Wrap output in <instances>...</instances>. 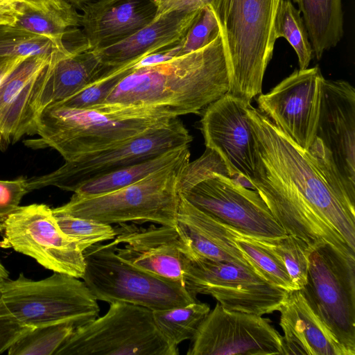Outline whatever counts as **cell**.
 <instances>
[{"label":"cell","mask_w":355,"mask_h":355,"mask_svg":"<svg viewBox=\"0 0 355 355\" xmlns=\"http://www.w3.org/2000/svg\"><path fill=\"white\" fill-rule=\"evenodd\" d=\"M228 70L220 34L196 51L133 69L105 101L89 109L133 116L199 114L227 94Z\"/></svg>","instance_id":"obj_1"},{"label":"cell","mask_w":355,"mask_h":355,"mask_svg":"<svg viewBox=\"0 0 355 355\" xmlns=\"http://www.w3.org/2000/svg\"><path fill=\"white\" fill-rule=\"evenodd\" d=\"M97 300L83 281L53 272L33 280L20 273L0 282V354L32 329L68 323L75 329L96 318Z\"/></svg>","instance_id":"obj_2"},{"label":"cell","mask_w":355,"mask_h":355,"mask_svg":"<svg viewBox=\"0 0 355 355\" xmlns=\"http://www.w3.org/2000/svg\"><path fill=\"white\" fill-rule=\"evenodd\" d=\"M280 0H214L229 76L227 95L250 105L261 93L275 41Z\"/></svg>","instance_id":"obj_3"},{"label":"cell","mask_w":355,"mask_h":355,"mask_svg":"<svg viewBox=\"0 0 355 355\" xmlns=\"http://www.w3.org/2000/svg\"><path fill=\"white\" fill-rule=\"evenodd\" d=\"M247 110L260 157L288 180L355 251V213L334 192L308 150L295 144L258 109L250 105Z\"/></svg>","instance_id":"obj_4"},{"label":"cell","mask_w":355,"mask_h":355,"mask_svg":"<svg viewBox=\"0 0 355 355\" xmlns=\"http://www.w3.org/2000/svg\"><path fill=\"white\" fill-rule=\"evenodd\" d=\"M190 154L118 190L92 196L73 194L55 211L105 224L153 223L175 226L178 182Z\"/></svg>","instance_id":"obj_5"},{"label":"cell","mask_w":355,"mask_h":355,"mask_svg":"<svg viewBox=\"0 0 355 355\" xmlns=\"http://www.w3.org/2000/svg\"><path fill=\"white\" fill-rule=\"evenodd\" d=\"M172 119L125 116L53 103L39 113L35 134L40 137L38 144L53 148L69 162L118 146Z\"/></svg>","instance_id":"obj_6"},{"label":"cell","mask_w":355,"mask_h":355,"mask_svg":"<svg viewBox=\"0 0 355 355\" xmlns=\"http://www.w3.org/2000/svg\"><path fill=\"white\" fill-rule=\"evenodd\" d=\"M308 152L343 202L355 212V89L322 80L315 135Z\"/></svg>","instance_id":"obj_7"},{"label":"cell","mask_w":355,"mask_h":355,"mask_svg":"<svg viewBox=\"0 0 355 355\" xmlns=\"http://www.w3.org/2000/svg\"><path fill=\"white\" fill-rule=\"evenodd\" d=\"M118 245L94 244L83 252L85 268L81 277L96 300L121 302L152 311L197 301L184 286L139 269L121 258Z\"/></svg>","instance_id":"obj_8"},{"label":"cell","mask_w":355,"mask_h":355,"mask_svg":"<svg viewBox=\"0 0 355 355\" xmlns=\"http://www.w3.org/2000/svg\"><path fill=\"white\" fill-rule=\"evenodd\" d=\"M178 355L157 327L153 311L139 305L110 304L103 316L76 328L55 355Z\"/></svg>","instance_id":"obj_9"},{"label":"cell","mask_w":355,"mask_h":355,"mask_svg":"<svg viewBox=\"0 0 355 355\" xmlns=\"http://www.w3.org/2000/svg\"><path fill=\"white\" fill-rule=\"evenodd\" d=\"M300 291L349 355H355V257L326 241L319 243L310 254Z\"/></svg>","instance_id":"obj_10"},{"label":"cell","mask_w":355,"mask_h":355,"mask_svg":"<svg viewBox=\"0 0 355 355\" xmlns=\"http://www.w3.org/2000/svg\"><path fill=\"white\" fill-rule=\"evenodd\" d=\"M193 138L182 121L173 118L118 146L65 163L53 172L27 180L29 191L47 186L75 192L87 182L180 147Z\"/></svg>","instance_id":"obj_11"},{"label":"cell","mask_w":355,"mask_h":355,"mask_svg":"<svg viewBox=\"0 0 355 355\" xmlns=\"http://www.w3.org/2000/svg\"><path fill=\"white\" fill-rule=\"evenodd\" d=\"M1 248L28 256L53 272L81 278L83 252L59 227L53 210L45 204L19 206L0 218Z\"/></svg>","instance_id":"obj_12"},{"label":"cell","mask_w":355,"mask_h":355,"mask_svg":"<svg viewBox=\"0 0 355 355\" xmlns=\"http://www.w3.org/2000/svg\"><path fill=\"white\" fill-rule=\"evenodd\" d=\"M184 284L194 297L210 295L226 309L261 316L278 311L287 293L248 268L202 258L189 259Z\"/></svg>","instance_id":"obj_13"},{"label":"cell","mask_w":355,"mask_h":355,"mask_svg":"<svg viewBox=\"0 0 355 355\" xmlns=\"http://www.w3.org/2000/svg\"><path fill=\"white\" fill-rule=\"evenodd\" d=\"M179 192L200 210L252 237L286 234L257 191L224 174L211 172Z\"/></svg>","instance_id":"obj_14"},{"label":"cell","mask_w":355,"mask_h":355,"mask_svg":"<svg viewBox=\"0 0 355 355\" xmlns=\"http://www.w3.org/2000/svg\"><path fill=\"white\" fill-rule=\"evenodd\" d=\"M269 318L231 311L218 302L202 321L187 355L284 354L282 336Z\"/></svg>","instance_id":"obj_15"},{"label":"cell","mask_w":355,"mask_h":355,"mask_svg":"<svg viewBox=\"0 0 355 355\" xmlns=\"http://www.w3.org/2000/svg\"><path fill=\"white\" fill-rule=\"evenodd\" d=\"M251 182L286 234L294 235L314 248L326 241L346 255L355 257L342 236L321 218L293 185L268 162L257 149Z\"/></svg>","instance_id":"obj_16"},{"label":"cell","mask_w":355,"mask_h":355,"mask_svg":"<svg viewBox=\"0 0 355 355\" xmlns=\"http://www.w3.org/2000/svg\"><path fill=\"white\" fill-rule=\"evenodd\" d=\"M323 78L318 66L295 70L257 99L259 112L306 150L315 135Z\"/></svg>","instance_id":"obj_17"},{"label":"cell","mask_w":355,"mask_h":355,"mask_svg":"<svg viewBox=\"0 0 355 355\" xmlns=\"http://www.w3.org/2000/svg\"><path fill=\"white\" fill-rule=\"evenodd\" d=\"M249 105L225 94L206 107L200 125L206 148L220 155L230 178L253 189L250 180L255 168L257 142L248 115Z\"/></svg>","instance_id":"obj_18"},{"label":"cell","mask_w":355,"mask_h":355,"mask_svg":"<svg viewBox=\"0 0 355 355\" xmlns=\"http://www.w3.org/2000/svg\"><path fill=\"white\" fill-rule=\"evenodd\" d=\"M119 225L112 242L118 245L116 250L121 258L139 269L184 286V270L191 252L175 226Z\"/></svg>","instance_id":"obj_19"},{"label":"cell","mask_w":355,"mask_h":355,"mask_svg":"<svg viewBox=\"0 0 355 355\" xmlns=\"http://www.w3.org/2000/svg\"><path fill=\"white\" fill-rule=\"evenodd\" d=\"M61 58L47 54L26 57L0 81V146L35 134L33 103L50 62Z\"/></svg>","instance_id":"obj_20"},{"label":"cell","mask_w":355,"mask_h":355,"mask_svg":"<svg viewBox=\"0 0 355 355\" xmlns=\"http://www.w3.org/2000/svg\"><path fill=\"white\" fill-rule=\"evenodd\" d=\"M80 26L90 49L100 50L129 37L157 16L155 0H95L83 8Z\"/></svg>","instance_id":"obj_21"},{"label":"cell","mask_w":355,"mask_h":355,"mask_svg":"<svg viewBox=\"0 0 355 355\" xmlns=\"http://www.w3.org/2000/svg\"><path fill=\"white\" fill-rule=\"evenodd\" d=\"M175 227L190 248L191 258L230 262L259 275L236 245L228 225L200 210L180 194Z\"/></svg>","instance_id":"obj_22"},{"label":"cell","mask_w":355,"mask_h":355,"mask_svg":"<svg viewBox=\"0 0 355 355\" xmlns=\"http://www.w3.org/2000/svg\"><path fill=\"white\" fill-rule=\"evenodd\" d=\"M278 311L284 331V354L349 355L300 290L287 291Z\"/></svg>","instance_id":"obj_23"},{"label":"cell","mask_w":355,"mask_h":355,"mask_svg":"<svg viewBox=\"0 0 355 355\" xmlns=\"http://www.w3.org/2000/svg\"><path fill=\"white\" fill-rule=\"evenodd\" d=\"M199 10L164 12L125 40L95 51L106 65L120 67L136 62L149 53L179 43Z\"/></svg>","instance_id":"obj_24"},{"label":"cell","mask_w":355,"mask_h":355,"mask_svg":"<svg viewBox=\"0 0 355 355\" xmlns=\"http://www.w3.org/2000/svg\"><path fill=\"white\" fill-rule=\"evenodd\" d=\"M118 68L103 64L92 49L53 59L33 103L36 117L48 105L74 95Z\"/></svg>","instance_id":"obj_25"},{"label":"cell","mask_w":355,"mask_h":355,"mask_svg":"<svg viewBox=\"0 0 355 355\" xmlns=\"http://www.w3.org/2000/svg\"><path fill=\"white\" fill-rule=\"evenodd\" d=\"M9 14L15 19L13 26L45 36L60 46L89 49L82 30L78 28L80 15L67 1L40 8L22 1L10 6Z\"/></svg>","instance_id":"obj_26"},{"label":"cell","mask_w":355,"mask_h":355,"mask_svg":"<svg viewBox=\"0 0 355 355\" xmlns=\"http://www.w3.org/2000/svg\"><path fill=\"white\" fill-rule=\"evenodd\" d=\"M308 31L313 55L320 60L323 53L336 46L343 37L342 0H298Z\"/></svg>","instance_id":"obj_27"},{"label":"cell","mask_w":355,"mask_h":355,"mask_svg":"<svg viewBox=\"0 0 355 355\" xmlns=\"http://www.w3.org/2000/svg\"><path fill=\"white\" fill-rule=\"evenodd\" d=\"M190 154L189 146L168 150L85 182L75 194L92 196L112 192L132 184Z\"/></svg>","instance_id":"obj_28"},{"label":"cell","mask_w":355,"mask_h":355,"mask_svg":"<svg viewBox=\"0 0 355 355\" xmlns=\"http://www.w3.org/2000/svg\"><path fill=\"white\" fill-rule=\"evenodd\" d=\"M207 303L198 300L170 309L153 311L157 327L166 339L178 347L184 340H191L210 311Z\"/></svg>","instance_id":"obj_29"},{"label":"cell","mask_w":355,"mask_h":355,"mask_svg":"<svg viewBox=\"0 0 355 355\" xmlns=\"http://www.w3.org/2000/svg\"><path fill=\"white\" fill-rule=\"evenodd\" d=\"M228 227L236 245L261 277L286 291L297 290L283 261L273 252L253 237Z\"/></svg>","instance_id":"obj_30"},{"label":"cell","mask_w":355,"mask_h":355,"mask_svg":"<svg viewBox=\"0 0 355 355\" xmlns=\"http://www.w3.org/2000/svg\"><path fill=\"white\" fill-rule=\"evenodd\" d=\"M81 51L60 46L49 38L9 24L0 25V56L17 57L35 55L67 56Z\"/></svg>","instance_id":"obj_31"},{"label":"cell","mask_w":355,"mask_h":355,"mask_svg":"<svg viewBox=\"0 0 355 355\" xmlns=\"http://www.w3.org/2000/svg\"><path fill=\"white\" fill-rule=\"evenodd\" d=\"M274 27L276 39H286L295 51L299 69L308 68L313 55V49L301 12L291 0L279 1Z\"/></svg>","instance_id":"obj_32"},{"label":"cell","mask_w":355,"mask_h":355,"mask_svg":"<svg viewBox=\"0 0 355 355\" xmlns=\"http://www.w3.org/2000/svg\"><path fill=\"white\" fill-rule=\"evenodd\" d=\"M253 238L268 248L283 261L297 290L305 286L309 256L313 248L289 234L274 238Z\"/></svg>","instance_id":"obj_33"},{"label":"cell","mask_w":355,"mask_h":355,"mask_svg":"<svg viewBox=\"0 0 355 355\" xmlns=\"http://www.w3.org/2000/svg\"><path fill=\"white\" fill-rule=\"evenodd\" d=\"M75 327L60 323L37 327L17 340L8 350L9 355H55L72 334Z\"/></svg>","instance_id":"obj_34"},{"label":"cell","mask_w":355,"mask_h":355,"mask_svg":"<svg viewBox=\"0 0 355 355\" xmlns=\"http://www.w3.org/2000/svg\"><path fill=\"white\" fill-rule=\"evenodd\" d=\"M52 210L62 231L78 243L83 252L94 244L114 240L118 234L111 225Z\"/></svg>","instance_id":"obj_35"},{"label":"cell","mask_w":355,"mask_h":355,"mask_svg":"<svg viewBox=\"0 0 355 355\" xmlns=\"http://www.w3.org/2000/svg\"><path fill=\"white\" fill-rule=\"evenodd\" d=\"M135 63L118 68L74 95L55 103L76 109H89L103 103L117 84L132 71Z\"/></svg>","instance_id":"obj_36"},{"label":"cell","mask_w":355,"mask_h":355,"mask_svg":"<svg viewBox=\"0 0 355 355\" xmlns=\"http://www.w3.org/2000/svg\"><path fill=\"white\" fill-rule=\"evenodd\" d=\"M219 34L220 28L213 9L209 6L202 8L179 44V56L204 48Z\"/></svg>","instance_id":"obj_37"},{"label":"cell","mask_w":355,"mask_h":355,"mask_svg":"<svg viewBox=\"0 0 355 355\" xmlns=\"http://www.w3.org/2000/svg\"><path fill=\"white\" fill-rule=\"evenodd\" d=\"M27 180L24 177L12 180H0V218L19 207L23 196L28 192Z\"/></svg>","instance_id":"obj_38"},{"label":"cell","mask_w":355,"mask_h":355,"mask_svg":"<svg viewBox=\"0 0 355 355\" xmlns=\"http://www.w3.org/2000/svg\"><path fill=\"white\" fill-rule=\"evenodd\" d=\"M157 7V15L173 10H198L211 6L214 0H155Z\"/></svg>","instance_id":"obj_39"},{"label":"cell","mask_w":355,"mask_h":355,"mask_svg":"<svg viewBox=\"0 0 355 355\" xmlns=\"http://www.w3.org/2000/svg\"><path fill=\"white\" fill-rule=\"evenodd\" d=\"M179 44L180 42L145 55L133 64V69L160 64L178 57Z\"/></svg>","instance_id":"obj_40"},{"label":"cell","mask_w":355,"mask_h":355,"mask_svg":"<svg viewBox=\"0 0 355 355\" xmlns=\"http://www.w3.org/2000/svg\"><path fill=\"white\" fill-rule=\"evenodd\" d=\"M28 57V56H27ZM26 56L1 57L0 56V81L12 70Z\"/></svg>","instance_id":"obj_41"},{"label":"cell","mask_w":355,"mask_h":355,"mask_svg":"<svg viewBox=\"0 0 355 355\" xmlns=\"http://www.w3.org/2000/svg\"><path fill=\"white\" fill-rule=\"evenodd\" d=\"M24 0H0V12L9 15V7Z\"/></svg>","instance_id":"obj_42"},{"label":"cell","mask_w":355,"mask_h":355,"mask_svg":"<svg viewBox=\"0 0 355 355\" xmlns=\"http://www.w3.org/2000/svg\"><path fill=\"white\" fill-rule=\"evenodd\" d=\"M72 6H73L76 9L81 10L83 7L95 0H65Z\"/></svg>","instance_id":"obj_43"},{"label":"cell","mask_w":355,"mask_h":355,"mask_svg":"<svg viewBox=\"0 0 355 355\" xmlns=\"http://www.w3.org/2000/svg\"><path fill=\"white\" fill-rule=\"evenodd\" d=\"M24 1L28 2L35 6H37L40 8H44L51 3H56L53 0H24ZM58 4H59V3H58Z\"/></svg>","instance_id":"obj_44"},{"label":"cell","mask_w":355,"mask_h":355,"mask_svg":"<svg viewBox=\"0 0 355 355\" xmlns=\"http://www.w3.org/2000/svg\"><path fill=\"white\" fill-rule=\"evenodd\" d=\"M15 21V19L12 16L0 12V25L9 24L12 25Z\"/></svg>","instance_id":"obj_45"},{"label":"cell","mask_w":355,"mask_h":355,"mask_svg":"<svg viewBox=\"0 0 355 355\" xmlns=\"http://www.w3.org/2000/svg\"><path fill=\"white\" fill-rule=\"evenodd\" d=\"M8 271L0 263V282L8 278Z\"/></svg>","instance_id":"obj_46"},{"label":"cell","mask_w":355,"mask_h":355,"mask_svg":"<svg viewBox=\"0 0 355 355\" xmlns=\"http://www.w3.org/2000/svg\"><path fill=\"white\" fill-rule=\"evenodd\" d=\"M53 1L59 4H62L66 1L65 0H53Z\"/></svg>","instance_id":"obj_47"},{"label":"cell","mask_w":355,"mask_h":355,"mask_svg":"<svg viewBox=\"0 0 355 355\" xmlns=\"http://www.w3.org/2000/svg\"><path fill=\"white\" fill-rule=\"evenodd\" d=\"M291 1H294L295 3H297L298 0H291Z\"/></svg>","instance_id":"obj_48"}]
</instances>
